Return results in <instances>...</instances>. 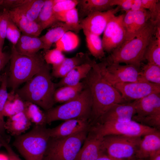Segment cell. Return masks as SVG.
Instances as JSON below:
<instances>
[{"instance_id":"4fadbf2b","label":"cell","mask_w":160,"mask_h":160,"mask_svg":"<svg viewBox=\"0 0 160 160\" xmlns=\"http://www.w3.org/2000/svg\"><path fill=\"white\" fill-rule=\"evenodd\" d=\"M119 6L108 11L91 14L79 20L84 33H89L100 36L111 19L119 12Z\"/></svg>"},{"instance_id":"7a4b0ae2","label":"cell","mask_w":160,"mask_h":160,"mask_svg":"<svg viewBox=\"0 0 160 160\" xmlns=\"http://www.w3.org/2000/svg\"><path fill=\"white\" fill-rule=\"evenodd\" d=\"M158 25L149 20L137 35L124 42L103 61L108 64L123 63L132 65L140 69L147 48L154 37Z\"/></svg>"},{"instance_id":"ac0fdd59","label":"cell","mask_w":160,"mask_h":160,"mask_svg":"<svg viewBox=\"0 0 160 160\" xmlns=\"http://www.w3.org/2000/svg\"><path fill=\"white\" fill-rule=\"evenodd\" d=\"M7 11L9 18L23 34L39 37L43 30L36 22L29 20L16 8Z\"/></svg>"},{"instance_id":"e0dca14e","label":"cell","mask_w":160,"mask_h":160,"mask_svg":"<svg viewBox=\"0 0 160 160\" xmlns=\"http://www.w3.org/2000/svg\"><path fill=\"white\" fill-rule=\"evenodd\" d=\"M136 114L134 118L160 115V93H153L135 100Z\"/></svg>"},{"instance_id":"8992f818","label":"cell","mask_w":160,"mask_h":160,"mask_svg":"<svg viewBox=\"0 0 160 160\" xmlns=\"http://www.w3.org/2000/svg\"><path fill=\"white\" fill-rule=\"evenodd\" d=\"M13 143L25 160H43L50 138L45 126H34L28 132L15 137Z\"/></svg>"},{"instance_id":"816d5d0a","label":"cell","mask_w":160,"mask_h":160,"mask_svg":"<svg viewBox=\"0 0 160 160\" xmlns=\"http://www.w3.org/2000/svg\"><path fill=\"white\" fill-rule=\"evenodd\" d=\"M0 160H9L8 155L0 153Z\"/></svg>"},{"instance_id":"83f0119b","label":"cell","mask_w":160,"mask_h":160,"mask_svg":"<svg viewBox=\"0 0 160 160\" xmlns=\"http://www.w3.org/2000/svg\"><path fill=\"white\" fill-rule=\"evenodd\" d=\"M45 0H26L16 8L30 20L36 22Z\"/></svg>"},{"instance_id":"9a60e30c","label":"cell","mask_w":160,"mask_h":160,"mask_svg":"<svg viewBox=\"0 0 160 160\" xmlns=\"http://www.w3.org/2000/svg\"><path fill=\"white\" fill-rule=\"evenodd\" d=\"M136 114L135 101L114 104L96 123L105 122L128 121L132 120Z\"/></svg>"},{"instance_id":"5bb4252c","label":"cell","mask_w":160,"mask_h":160,"mask_svg":"<svg viewBox=\"0 0 160 160\" xmlns=\"http://www.w3.org/2000/svg\"><path fill=\"white\" fill-rule=\"evenodd\" d=\"M103 137L90 127L75 160H96L101 155L106 153L102 144Z\"/></svg>"},{"instance_id":"1f68e13d","label":"cell","mask_w":160,"mask_h":160,"mask_svg":"<svg viewBox=\"0 0 160 160\" xmlns=\"http://www.w3.org/2000/svg\"><path fill=\"white\" fill-rule=\"evenodd\" d=\"M79 43V39L77 34L72 31H68L55 43V48L62 52H70L76 48Z\"/></svg>"},{"instance_id":"681fc988","label":"cell","mask_w":160,"mask_h":160,"mask_svg":"<svg viewBox=\"0 0 160 160\" xmlns=\"http://www.w3.org/2000/svg\"><path fill=\"white\" fill-rule=\"evenodd\" d=\"M96 160H125L116 159L111 157L106 153H104L100 156Z\"/></svg>"},{"instance_id":"2e32d148","label":"cell","mask_w":160,"mask_h":160,"mask_svg":"<svg viewBox=\"0 0 160 160\" xmlns=\"http://www.w3.org/2000/svg\"><path fill=\"white\" fill-rule=\"evenodd\" d=\"M90 127L88 119H77L65 121L55 127L48 129L50 137L59 138L72 135Z\"/></svg>"},{"instance_id":"7402d4cb","label":"cell","mask_w":160,"mask_h":160,"mask_svg":"<svg viewBox=\"0 0 160 160\" xmlns=\"http://www.w3.org/2000/svg\"><path fill=\"white\" fill-rule=\"evenodd\" d=\"M14 46L18 53L28 56L34 55L40 50L44 49V44L40 37L23 34Z\"/></svg>"},{"instance_id":"7bdbcfd3","label":"cell","mask_w":160,"mask_h":160,"mask_svg":"<svg viewBox=\"0 0 160 160\" xmlns=\"http://www.w3.org/2000/svg\"><path fill=\"white\" fill-rule=\"evenodd\" d=\"M134 0H112L113 6H117L126 12L131 10Z\"/></svg>"},{"instance_id":"8d00e7d4","label":"cell","mask_w":160,"mask_h":160,"mask_svg":"<svg viewBox=\"0 0 160 160\" xmlns=\"http://www.w3.org/2000/svg\"><path fill=\"white\" fill-rule=\"evenodd\" d=\"M144 9L150 15V20L157 25H160V4L158 0H141Z\"/></svg>"},{"instance_id":"f6af8a7d","label":"cell","mask_w":160,"mask_h":160,"mask_svg":"<svg viewBox=\"0 0 160 160\" xmlns=\"http://www.w3.org/2000/svg\"><path fill=\"white\" fill-rule=\"evenodd\" d=\"M15 114L12 101L7 99L4 107L3 110L4 116L9 117Z\"/></svg>"},{"instance_id":"ba28073f","label":"cell","mask_w":160,"mask_h":160,"mask_svg":"<svg viewBox=\"0 0 160 160\" xmlns=\"http://www.w3.org/2000/svg\"><path fill=\"white\" fill-rule=\"evenodd\" d=\"M91 64L113 86L119 83L148 81L141 76L140 69L133 65L108 64L103 61L99 63L92 61Z\"/></svg>"},{"instance_id":"ee69618b","label":"cell","mask_w":160,"mask_h":160,"mask_svg":"<svg viewBox=\"0 0 160 160\" xmlns=\"http://www.w3.org/2000/svg\"><path fill=\"white\" fill-rule=\"evenodd\" d=\"M26 0H3L2 6L4 9L9 10L17 8Z\"/></svg>"},{"instance_id":"bcb514c9","label":"cell","mask_w":160,"mask_h":160,"mask_svg":"<svg viewBox=\"0 0 160 160\" xmlns=\"http://www.w3.org/2000/svg\"><path fill=\"white\" fill-rule=\"evenodd\" d=\"M3 146L7 150L9 160H22L12 148L4 141L3 142Z\"/></svg>"},{"instance_id":"3957f363","label":"cell","mask_w":160,"mask_h":160,"mask_svg":"<svg viewBox=\"0 0 160 160\" xmlns=\"http://www.w3.org/2000/svg\"><path fill=\"white\" fill-rule=\"evenodd\" d=\"M50 65L46 63L40 70L15 93L24 101L33 103L47 111L55 102V84L52 80Z\"/></svg>"},{"instance_id":"7dc6e473","label":"cell","mask_w":160,"mask_h":160,"mask_svg":"<svg viewBox=\"0 0 160 160\" xmlns=\"http://www.w3.org/2000/svg\"><path fill=\"white\" fill-rule=\"evenodd\" d=\"M143 9L141 0H134L131 10L137 11Z\"/></svg>"},{"instance_id":"c3c4849f","label":"cell","mask_w":160,"mask_h":160,"mask_svg":"<svg viewBox=\"0 0 160 160\" xmlns=\"http://www.w3.org/2000/svg\"><path fill=\"white\" fill-rule=\"evenodd\" d=\"M9 58L10 57L6 58L0 57V82H1L2 79V75H1V71Z\"/></svg>"},{"instance_id":"4316f807","label":"cell","mask_w":160,"mask_h":160,"mask_svg":"<svg viewBox=\"0 0 160 160\" xmlns=\"http://www.w3.org/2000/svg\"><path fill=\"white\" fill-rule=\"evenodd\" d=\"M84 85L80 82L75 85H66L60 87L55 90L54 99L56 103H65L77 97L83 89Z\"/></svg>"},{"instance_id":"d6a6232c","label":"cell","mask_w":160,"mask_h":160,"mask_svg":"<svg viewBox=\"0 0 160 160\" xmlns=\"http://www.w3.org/2000/svg\"><path fill=\"white\" fill-rule=\"evenodd\" d=\"M150 19V15L147 10L143 9L136 11L131 32L128 39L125 41L132 39L137 35Z\"/></svg>"},{"instance_id":"f5cc1de1","label":"cell","mask_w":160,"mask_h":160,"mask_svg":"<svg viewBox=\"0 0 160 160\" xmlns=\"http://www.w3.org/2000/svg\"><path fill=\"white\" fill-rule=\"evenodd\" d=\"M0 57L3 58H6L9 57L10 56H8L6 53L3 52L2 51H1L0 49Z\"/></svg>"},{"instance_id":"44dd1931","label":"cell","mask_w":160,"mask_h":160,"mask_svg":"<svg viewBox=\"0 0 160 160\" xmlns=\"http://www.w3.org/2000/svg\"><path fill=\"white\" fill-rule=\"evenodd\" d=\"M112 0H78L77 9L79 20L93 13L113 8Z\"/></svg>"},{"instance_id":"f35d334b","label":"cell","mask_w":160,"mask_h":160,"mask_svg":"<svg viewBox=\"0 0 160 160\" xmlns=\"http://www.w3.org/2000/svg\"><path fill=\"white\" fill-rule=\"evenodd\" d=\"M54 0L53 10L55 15L76 8L78 3V0Z\"/></svg>"},{"instance_id":"9f6ffc18","label":"cell","mask_w":160,"mask_h":160,"mask_svg":"<svg viewBox=\"0 0 160 160\" xmlns=\"http://www.w3.org/2000/svg\"><path fill=\"white\" fill-rule=\"evenodd\" d=\"M43 160H48L47 158L44 157Z\"/></svg>"},{"instance_id":"74e56055","label":"cell","mask_w":160,"mask_h":160,"mask_svg":"<svg viewBox=\"0 0 160 160\" xmlns=\"http://www.w3.org/2000/svg\"><path fill=\"white\" fill-rule=\"evenodd\" d=\"M43 57L45 62L52 67L60 64L65 57L63 52L56 48L45 51Z\"/></svg>"},{"instance_id":"5b68a950","label":"cell","mask_w":160,"mask_h":160,"mask_svg":"<svg viewBox=\"0 0 160 160\" xmlns=\"http://www.w3.org/2000/svg\"><path fill=\"white\" fill-rule=\"evenodd\" d=\"M92 106L91 92L88 87L74 99L46 111V124L58 120L90 119Z\"/></svg>"},{"instance_id":"f546056e","label":"cell","mask_w":160,"mask_h":160,"mask_svg":"<svg viewBox=\"0 0 160 160\" xmlns=\"http://www.w3.org/2000/svg\"><path fill=\"white\" fill-rule=\"evenodd\" d=\"M84 33L87 47L91 54L96 59H101L104 57L105 51L100 36L89 33Z\"/></svg>"},{"instance_id":"6da1fadb","label":"cell","mask_w":160,"mask_h":160,"mask_svg":"<svg viewBox=\"0 0 160 160\" xmlns=\"http://www.w3.org/2000/svg\"><path fill=\"white\" fill-rule=\"evenodd\" d=\"M85 78L92 96V106L89 120L90 126L96 124L113 105L126 103L120 94L105 79L92 65Z\"/></svg>"},{"instance_id":"b9f144b4","label":"cell","mask_w":160,"mask_h":160,"mask_svg":"<svg viewBox=\"0 0 160 160\" xmlns=\"http://www.w3.org/2000/svg\"><path fill=\"white\" fill-rule=\"evenodd\" d=\"M7 99L12 101L15 114L24 112L25 101L17 94L9 93Z\"/></svg>"},{"instance_id":"f907efd6","label":"cell","mask_w":160,"mask_h":160,"mask_svg":"<svg viewBox=\"0 0 160 160\" xmlns=\"http://www.w3.org/2000/svg\"><path fill=\"white\" fill-rule=\"evenodd\" d=\"M149 158L150 160H160V150L152 154Z\"/></svg>"},{"instance_id":"52a82bcc","label":"cell","mask_w":160,"mask_h":160,"mask_svg":"<svg viewBox=\"0 0 160 160\" xmlns=\"http://www.w3.org/2000/svg\"><path fill=\"white\" fill-rule=\"evenodd\" d=\"M90 127L69 137H50L44 157L48 160H75Z\"/></svg>"},{"instance_id":"d4e9b609","label":"cell","mask_w":160,"mask_h":160,"mask_svg":"<svg viewBox=\"0 0 160 160\" xmlns=\"http://www.w3.org/2000/svg\"><path fill=\"white\" fill-rule=\"evenodd\" d=\"M54 0H45L36 21L43 30L54 26L59 22L53 11Z\"/></svg>"},{"instance_id":"f1b7e54d","label":"cell","mask_w":160,"mask_h":160,"mask_svg":"<svg viewBox=\"0 0 160 160\" xmlns=\"http://www.w3.org/2000/svg\"><path fill=\"white\" fill-rule=\"evenodd\" d=\"M25 101L24 112L31 123L36 125L45 126L47 124L45 112L42 111L36 104Z\"/></svg>"},{"instance_id":"db71d44e","label":"cell","mask_w":160,"mask_h":160,"mask_svg":"<svg viewBox=\"0 0 160 160\" xmlns=\"http://www.w3.org/2000/svg\"><path fill=\"white\" fill-rule=\"evenodd\" d=\"M1 139H0V148H1V147L2 146H3V141H4V140H0Z\"/></svg>"},{"instance_id":"8fae6325","label":"cell","mask_w":160,"mask_h":160,"mask_svg":"<svg viewBox=\"0 0 160 160\" xmlns=\"http://www.w3.org/2000/svg\"><path fill=\"white\" fill-rule=\"evenodd\" d=\"M124 14L115 16L109 22L102 39L104 50L111 52L124 41L125 31L123 24Z\"/></svg>"},{"instance_id":"60d3db41","label":"cell","mask_w":160,"mask_h":160,"mask_svg":"<svg viewBox=\"0 0 160 160\" xmlns=\"http://www.w3.org/2000/svg\"><path fill=\"white\" fill-rule=\"evenodd\" d=\"M9 18L7 10L4 9L0 13V49L2 51L6 38L8 20Z\"/></svg>"},{"instance_id":"484cf974","label":"cell","mask_w":160,"mask_h":160,"mask_svg":"<svg viewBox=\"0 0 160 160\" xmlns=\"http://www.w3.org/2000/svg\"><path fill=\"white\" fill-rule=\"evenodd\" d=\"M57 23V26L40 37L44 44V52L50 49L52 44L58 41L65 32L68 31H73L72 28L65 23Z\"/></svg>"},{"instance_id":"4dcf8cb0","label":"cell","mask_w":160,"mask_h":160,"mask_svg":"<svg viewBox=\"0 0 160 160\" xmlns=\"http://www.w3.org/2000/svg\"><path fill=\"white\" fill-rule=\"evenodd\" d=\"M59 22L64 23L70 26L76 33L81 30L78 10L76 7L55 15Z\"/></svg>"},{"instance_id":"cb8c5ba5","label":"cell","mask_w":160,"mask_h":160,"mask_svg":"<svg viewBox=\"0 0 160 160\" xmlns=\"http://www.w3.org/2000/svg\"><path fill=\"white\" fill-rule=\"evenodd\" d=\"M91 62L90 63H84L75 67L58 83L55 84V87L75 85L79 83L81 80L87 77L92 69Z\"/></svg>"},{"instance_id":"277c9868","label":"cell","mask_w":160,"mask_h":160,"mask_svg":"<svg viewBox=\"0 0 160 160\" xmlns=\"http://www.w3.org/2000/svg\"><path fill=\"white\" fill-rule=\"evenodd\" d=\"M8 73L7 87L14 94L18 87L26 82L37 73L46 63L43 56L38 52L33 56L22 55L16 50L12 44Z\"/></svg>"},{"instance_id":"6f0895ef","label":"cell","mask_w":160,"mask_h":160,"mask_svg":"<svg viewBox=\"0 0 160 160\" xmlns=\"http://www.w3.org/2000/svg\"><path fill=\"white\" fill-rule=\"evenodd\" d=\"M1 50V49H0Z\"/></svg>"},{"instance_id":"ab89813d","label":"cell","mask_w":160,"mask_h":160,"mask_svg":"<svg viewBox=\"0 0 160 160\" xmlns=\"http://www.w3.org/2000/svg\"><path fill=\"white\" fill-rule=\"evenodd\" d=\"M21 36V31L9 17L7 21L6 37L15 45Z\"/></svg>"},{"instance_id":"d6986e66","label":"cell","mask_w":160,"mask_h":160,"mask_svg":"<svg viewBox=\"0 0 160 160\" xmlns=\"http://www.w3.org/2000/svg\"><path fill=\"white\" fill-rule=\"evenodd\" d=\"M160 150V132L159 130L143 136L140 142L135 157L142 159L149 158Z\"/></svg>"},{"instance_id":"11a10c76","label":"cell","mask_w":160,"mask_h":160,"mask_svg":"<svg viewBox=\"0 0 160 160\" xmlns=\"http://www.w3.org/2000/svg\"><path fill=\"white\" fill-rule=\"evenodd\" d=\"M3 0H0V7L2 6Z\"/></svg>"},{"instance_id":"7c38bea8","label":"cell","mask_w":160,"mask_h":160,"mask_svg":"<svg viewBox=\"0 0 160 160\" xmlns=\"http://www.w3.org/2000/svg\"><path fill=\"white\" fill-rule=\"evenodd\" d=\"M113 87L126 101L138 100L153 93H160V85L148 81L119 83Z\"/></svg>"},{"instance_id":"836d02e7","label":"cell","mask_w":160,"mask_h":160,"mask_svg":"<svg viewBox=\"0 0 160 160\" xmlns=\"http://www.w3.org/2000/svg\"><path fill=\"white\" fill-rule=\"evenodd\" d=\"M144 58L148 63L160 66V41L157 40L155 36L147 48Z\"/></svg>"},{"instance_id":"e575fe53","label":"cell","mask_w":160,"mask_h":160,"mask_svg":"<svg viewBox=\"0 0 160 160\" xmlns=\"http://www.w3.org/2000/svg\"><path fill=\"white\" fill-rule=\"evenodd\" d=\"M7 78L8 73L6 72L2 75V79L0 86V134H4L5 130V122L4 120L3 110L9 94L7 90Z\"/></svg>"},{"instance_id":"ffe728a7","label":"cell","mask_w":160,"mask_h":160,"mask_svg":"<svg viewBox=\"0 0 160 160\" xmlns=\"http://www.w3.org/2000/svg\"><path fill=\"white\" fill-rule=\"evenodd\" d=\"M91 60L86 54L77 53L74 56L65 57L59 65L52 67L51 75L56 78H63L76 66L85 63H90Z\"/></svg>"},{"instance_id":"d590c367","label":"cell","mask_w":160,"mask_h":160,"mask_svg":"<svg viewBox=\"0 0 160 160\" xmlns=\"http://www.w3.org/2000/svg\"><path fill=\"white\" fill-rule=\"evenodd\" d=\"M140 72L148 81L160 85V66L148 63L143 66Z\"/></svg>"},{"instance_id":"9c48e42d","label":"cell","mask_w":160,"mask_h":160,"mask_svg":"<svg viewBox=\"0 0 160 160\" xmlns=\"http://www.w3.org/2000/svg\"><path fill=\"white\" fill-rule=\"evenodd\" d=\"M141 138L122 135L103 137L102 144L106 153L116 159L127 160L135 157Z\"/></svg>"},{"instance_id":"30bf717a","label":"cell","mask_w":160,"mask_h":160,"mask_svg":"<svg viewBox=\"0 0 160 160\" xmlns=\"http://www.w3.org/2000/svg\"><path fill=\"white\" fill-rule=\"evenodd\" d=\"M92 127L103 137L116 135L141 137L146 134L158 130L132 120L126 122L96 123Z\"/></svg>"},{"instance_id":"603a6c76","label":"cell","mask_w":160,"mask_h":160,"mask_svg":"<svg viewBox=\"0 0 160 160\" xmlns=\"http://www.w3.org/2000/svg\"><path fill=\"white\" fill-rule=\"evenodd\" d=\"M31 124L23 112L8 117L5 122L4 127L11 135L16 137L29 129Z\"/></svg>"}]
</instances>
